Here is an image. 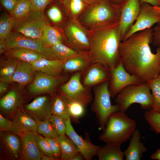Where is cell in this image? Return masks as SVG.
<instances>
[{
  "instance_id": "obj_38",
  "label": "cell",
  "mask_w": 160,
  "mask_h": 160,
  "mask_svg": "<svg viewBox=\"0 0 160 160\" xmlns=\"http://www.w3.org/2000/svg\"><path fill=\"white\" fill-rule=\"evenodd\" d=\"M34 119L36 123L38 134L44 137L53 138H57L59 136L49 119L43 121Z\"/></svg>"
},
{
  "instance_id": "obj_20",
  "label": "cell",
  "mask_w": 160,
  "mask_h": 160,
  "mask_svg": "<svg viewBox=\"0 0 160 160\" xmlns=\"http://www.w3.org/2000/svg\"><path fill=\"white\" fill-rule=\"evenodd\" d=\"M15 133L21 135L25 131L37 133V126L35 119L22 108L11 114Z\"/></svg>"
},
{
  "instance_id": "obj_3",
  "label": "cell",
  "mask_w": 160,
  "mask_h": 160,
  "mask_svg": "<svg viewBox=\"0 0 160 160\" xmlns=\"http://www.w3.org/2000/svg\"><path fill=\"white\" fill-rule=\"evenodd\" d=\"M136 127L135 120L124 112L117 111L108 117L99 139L105 144L121 146L129 140Z\"/></svg>"
},
{
  "instance_id": "obj_40",
  "label": "cell",
  "mask_w": 160,
  "mask_h": 160,
  "mask_svg": "<svg viewBox=\"0 0 160 160\" xmlns=\"http://www.w3.org/2000/svg\"><path fill=\"white\" fill-rule=\"evenodd\" d=\"M144 115L151 129L160 135V113L151 110L146 111Z\"/></svg>"
},
{
  "instance_id": "obj_48",
  "label": "cell",
  "mask_w": 160,
  "mask_h": 160,
  "mask_svg": "<svg viewBox=\"0 0 160 160\" xmlns=\"http://www.w3.org/2000/svg\"><path fill=\"white\" fill-rule=\"evenodd\" d=\"M140 3H147L153 7H160V0H140Z\"/></svg>"
},
{
  "instance_id": "obj_44",
  "label": "cell",
  "mask_w": 160,
  "mask_h": 160,
  "mask_svg": "<svg viewBox=\"0 0 160 160\" xmlns=\"http://www.w3.org/2000/svg\"><path fill=\"white\" fill-rule=\"evenodd\" d=\"M32 9L35 11L44 12L47 7L54 0H30Z\"/></svg>"
},
{
  "instance_id": "obj_14",
  "label": "cell",
  "mask_w": 160,
  "mask_h": 160,
  "mask_svg": "<svg viewBox=\"0 0 160 160\" xmlns=\"http://www.w3.org/2000/svg\"><path fill=\"white\" fill-rule=\"evenodd\" d=\"M66 135L73 141L85 159L92 160L94 156H97L100 146L92 143L87 134L84 138L78 135L73 127L70 118L66 119Z\"/></svg>"
},
{
  "instance_id": "obj_45",
  "label": "cell",
  "mask_w": 160,
  "mask_h": 160,
  "mask_svg": "<svg viewBox=\"0 0 160 160\" xmlns=\"http://www.w3.org/2000/svg\"><path fill=\"white\" fill-rule=\"evenodd\" d=\"M0 130L1 131H10L15 133L13 123L0 115Z\"/></svg>"
},
{
  "instance_id": "obj_50",
  "label": "cell",
  "mask_w": 160,
  "mask_h": 160,
  "mask_svg": "<svg viewBox=\"0 0 160 160\" xmlns=\"http://www.w3.org/2000/svg\"><path fill=\"white\" fill-rule=\"evenodd\" d=\"M150 157L153 159L160 160V148L157 149L151 155Z\"/></svg>"
},
{
  "instance_id": "obj_5",
  "label": "cell",
  "mask_w": 160,
  "mask_h": 160,
  "mask_svg": "<svg viewBox=\"0 0 160 160\" xmlns=\"http://www.w3.org/2000/svg\"><path fill=\"white\" fill-rule=\"evenodd\" d=\"M115 102L119 106V111L125 113L131 105L139 104L146 111L151 110L154 99L147 82L128 86L122 89L116 96Z\"/></svg>"
},
{
  "instance_id": "obj_34",
  "label": "cell",
  "mask_w": 160,
  "mask_h": 160,
  "mask_svg": "<svg viewBox=\"0 0 160 160\" xmlns=\"http://www.w3.org/2000/svg\"><path fill=\"white\" fill-rule=\"evenodd\" d=\"M65 135H59L57 138L60 146L61 159L72 160L79 152L73 141Z\"/></svg>"
},
{
  "instance_id": "obj_26",
  "label": "cell",
  "mask_w": 160,
  "mask_h": 160,
  "mask_svg": "<svg viewBox=\"0 0 160 160\" xmlns=\"http://www.w3.org/2000/svg\"><path fill=\"white\" fill-rule=\"evenodd\" d=\"M35 71L31 63L19 60L12 82H17L22 87H24L32 82Z\"/></svg>"
},
{
  "instance_id": "obj_49",
  "label": "cell",
  "mask_w": 160,
  "mask_h": 160,
  "mask_svg": "<svg viewBox=\"0 0 160 160\" xmlns=\"http://www.w3.org/2000/svg\"><path fill=\"white\" fill-rule=\"evenodd\" d=\"M9 83L4 81H0V94L1 95L6 92L8 88Z\"/></svg>"
},
{
  "instance_id": "obj_36",
  "label": "cell",
  "mask_w": 160,
  "mask_h": 160,
  "mask_svg": "<svg viewBox=\"0 0 160 160\" xmlns=\"http://www.w3.org/2000/svg\"><path fill=\"white\" fill-rule=\"evenodd\" d=\"M31 10V4L30 0H18L10 14L16 21L26 16Z\"/></svg>"
},
{
  "instance_id": "obj_57",
  "label": "cell",
  "mask_w": 160,
  "mask_h": 160,
  "mask_svg": "<svg viewBox=\"0 0 160 160\" xmlns=\"http://www.w3.org/2000/svg\"></svg>"
},
{
  "instance_id": "obj_30",
  "label": "cell",
  "mask_w": 160,
  "mask_h": 160,
  "mask_svg": "<svg viewBox=\"0 0 160 160\" xmlns=\"http://www.w3.org/2000/svg\"><path fill=\"white\" fill-rule=\"evenodd\" d=\"M10 56L32 64L43 57V54L37 51L25 48L15 47L7 49L5 52Z\"/></svg>"
},
{
  "instance_id": "obj_55",
  "label": "cell",
  "mask_w": 160,
  "mask_h": 160,
  "mask_svg": "<svg viewBox=\"0 0 160 160\" xmlns=\"http://www.w3.org/2000/svg\"><path fill=\"white\" fill-rule=\"evenodd\" d=\"M155 9H156L158 11H159L160 12V7H153Z\"/></svg>"
},
{
  "instance_id": "obj_31",
  "label": "cell",
  "mask_w": 160,
  "mask_h": 160,
  "mask_svg": "<svg viewBox=\"0 0 160 160\" xmlns=\"http://www.w3.org/2000/svg\"><path fill=\"white\" fill-rule=\"evenodd\" d=\"M69 19L77 20L88 6L83 0H63L61 1Z\"/></svg>"
},
{
  "instance_id": "obj_39",
  "label": "cell",
  "mask_w": 160,
  "mask_h": 160,
  "mask_svg": "<svg viewBox=\"0 0 160 160\" xmlns=\"http://www.w3.org/2000/svg\"><path fill=\"white\" fill-rule=\"evenodd\" d=\"M154 99L152 111L160 113V74L155 78L148 81Z\"/></svg>"
},
{
  "instance_id": "obj_43",
  "label": "cell",
  "mask_w": 160,
  "mask_h": 160,
  "mask_svg": "<svg viewBox=\"0 0 160 160\" xmlns=\"http://www.w3.org/2000/svg\"><path fill=\"white\" fill-rule=\"evenodd\" d=\"M45 137L49 145L56 160L61 159L60 148L57 138L47 137Z\"/></svg>"
},
{
  "instance_id": "obj_56",
  "label": "cell",
  "mask_w": 160,
  "mask_h": 160,
  "mask_svg": "<svg viewBox=\"0 0 160 160\" xmlns=\"http://www.w3.org/2000/svg\"><path fill=\"white\" fill-rule=\"evenodd\" d=\"M63 0H54V1H62Z\"/></svg>"
},
{
  "instance_id": "obj_51",
  "label": "cell",
  "mask_w": 160,
  "mask_h": 160,
  "mask_svg": "<svg viewBox=\"0 0 160 160\" xmlns=\"http://www.w3.org/2000/svg\"><path fill=\"white\" fill-rule=\"evenodd\" d=\"M85 159L84 156L80 152L75 155L72 158V160H83Z\"/></svg>"
},
{
  "instance_id": "obj_18",
  "label": "cell",
  "mask_w": 160,
  "mask_h": 160,
  "mask_svg": "<svg viewBox=\"0 0 160 160\" xmlns=\"http://www.w3.org/2000/svg\"><path fill=\"white\" fill-rule=\"evenodd\" d=\"M25 110L34 119L43 121L52 116L51 98L46 96H39L25 105Z\"/></svg>"
},
{
  "instance_id": "obj_8",
  "label": "cell",
  "mask_w": 160,
  "mask_h": 160,
  "mask_svg": "<svg viewBox=\"0 0 160 160\" xmlns=\"http://www.w3.org/2000/svg\"><path fill=\"white\" fill-rule=\"evenodd\" d=\"M66 45L76 52L89 51L90 43L88 30L79 20L68 19L63 28Z\"/></svg>"
},
{
  "instance_id": "obj_10",
  "label": "cell",
  "mask_w": 160,
  "mask_h": 160,
  "mask_svg": "<svg viewBox=\"0 0 160 160\" xmlns=\"http://www.w3.org/2000/svg\"><path fill=\"white\" fill-rule=\"evenodd\" d=\"M68 75L54 76L36 71L33 80L28 86V90L33 96L45 93L53 94L59 85L68 80Z\"/></svg>"
},
{
  "instance_id": "obj_47",
  "label": "cell",
  "mask_w": 160,
  "mask_h": 160,
  "mask_svg": "<svg viewBox=\"0 0 160 160\" xmlns=\"http://www.w3.org/2000/svg\"><path fill=\"white\" fill-rule=\"evenodd\" d=\"M1 4L3 7L10 14L18 0H0Z\"/></svg>"
},
{
  "instance_id": "obj_37",
  "label": "cell",
  "mask_w": 160,
  "mask_h": 160,
  "mask_svg": "<svg viewBox=\"0 0 160 160\" xmlns=\"http://www.w3.org/2000/svg\"><path fill=\"white\" fill-rule=\"evenodd\" d=\"M15 20L9 14L3 12L0 17V41H4L12 31Z\"/></svg>"
},
{
  "instance_id": "obj_16",
  "label": "cell",
  "mask_w": 160,
  "mask_h": 160,
  "mask_svg": "<svg viewBox=\"0 0 160 160\" xmlns=\"http://www.w3.org/2000/svg\"><path fill=\"white\" fill-rule=\"evenodd\" d=\"M140 0H127L121 6L120 19V36L121 41L138 16Z\"/></svg>"
},
{
  "instance_id": "obj_21",
  "label": "cell",
  "mask_w": 160,
  "mask_h": 160,
  "mask_svg": "<svg viewBox=\"0 0 160 160\" xmlns=\"http://www.w3.org/2000/svg\"><path fill=\"white\" fill-rule=\"evenodd\" d=\"M92 64L89 51L78 52L63 64V71L67 73L82 72Z\"/></svg>"
},
{
  "instance_id": "obj_17",
  "label": "cell",
  "mask_w": 160,
  "mask_h": 160,
  "mask_svg": "<svg viewBox=\"0 0 160 160\" xmlns=\"http://www.w3.org/2000/svg\"><path fill=\"white\" fill-rule=\"evenodd\" d=\"M84 73L82 84L86 87H92L105 81H109L110 71L99 63L92 64Z\"/></svg>"
},
{
  "instance_id": "obj_33",
  "label": "cell",
  "mask_w": 160,
  "mask_h": 160,
  "mask_svg": "<svg viewBox=\"0 0 160 160\" xmlns=\"http://www.w3.org/2000/svg\"><path fill=\"white\" fill-rule=\"evenodd\" d=\"M96 156L99 160H123L124 158L121 146L107 144L100 146Z\"/></svg>"
},
{
  "instance_id": "obj_42",
  "label": "cell",
  "mask_w": 160,
  "mask_h": 160,
  "mask_svg": "<svg viewBox=\"0 0 160 160\" xmlns=\"http://www.w3.org/2000/svg\"><path fill=\"white\" fill-rule=\"evenodd\" d=\"M49 119L59 136L66 135V119L60 116L52 115Z\"/></svg>"
},
{
  "instance_id": "obj_32",
  "label": "cell",
  "mask_w": 160,
  "mask_h": 160,
  "mask_svg": "<svg viewBox=\"0 0 160 160\" xmlns=\"http://www.w3.org/2000/svg\"><path fill=\"white\" fill-rule=\"evenodd\" d=\"M51 98V111L52 115L70 118L65 96L62 93L52 94Z\"/></svg>"
},
{
  "instance_id": "obj_15",
  "label": "cell",
  "mask_w": 160,
  "mask_h": 160,
  "mask_svg": "<svg viewBox=\"0 0 160 160\" xmlns=\"http://www.w3.org/2000/svg\"><path fill=\"white\" fill-rule=\"evenodd\" d=\"M6 49L12 48L19 47L33 50L42 53L44 45L42 41L32 38L20 33L11 31L4 40Z\"/></svg>"
},
{
  "instance_id": "obj_6",
  "label": "cell",
  "mask_w": 160,
  "mask_h": 160,
  "mask_svg": "<svg viewBox=\"0 0 160 160\" xmlns=\"http://www.w3.org/2000/svg\"><path fill=\"white\" fill-rule=\"evenodd\" d=\"M109 81L95 86L93 88L94 97L91 106V111L96 116L99 124L98 129L102 130L108 119L112 113L119 111V105H112L108 88Z\"/></svg>"
},
{
  "instance_id": "obj_24",
  "label": "cell",
  "mask_w": 160,
  "mask_h": 160,
  "mask_svg": "<svg viewBox=\"0 0 160 160\" xmlns=\"http://www.w3.org/2000/svg\"><path fill=\"white\" fill-rule=\"evenodd\" d=\"M141 133L139 130L135 129L130 140L129 145L123 151L126 160H140L146 152L147 148L141 141Z\"/></svg>"
},
{
  "instance_id": "obj_9",
  "label": "cell",
  "mask_w": 160,
  "mask_h": 160,
  "mask_svg": "<svg viewBox=\"0 0 160 160\" xmlns=\"http://www.w3.org/2000/svg\"><path fill=\"white\" fill-rule=\"evenodd\" d=\"M82 72L74 73L66 83L60 87V92L66 97L77 101L85 107L93 100L91 88L84 86L81 81Z\"/></svg>"
},
{
  "instance_id": "obj_4",
  "label": "cell",
  "mask_w": 160,
  "mask_h": 160,
  "mask_svg": "<svg viewBox=\"0 0 160 160\" xmlns=\"http://www.w3.org/2000/svg\"><path fill=\"white\" fill-rule=\"evenodd\" d=\"M121 6L110 0H102L89 5L79 20L87 30L99 28L120 20Z\"/></svg>"
},
{
  "instance_id": "obj_13",
  "label": "cell",
  "mask_w": 160,
  "mask_h": 160,
  "mask_svg": "<svg viewBox=\"0 0 160 160\" xmlns=\"http://www.w3.org/2000/svg\"><path fill=\"white\" fill-rule=\"evenodd\" d=\"M0 140L2 153L6 159H21L22 142L20 135L10 131H1Z\"/></svg>"
},
{
  "instance_id": "obj_22",
  "label": "cell",
  "mask_w": 160,
  "mask_h": 160,
  "mask_svg": "<svg viewBox=\"0 0 160 160\" xmlns=\"http://www.w3.org/2000/svg\"><path fill=\"white\" fill-rule=\"evenodd\" d=\"M77 52L66 45L59 43L50 46H44L42 54L49 59L58 61L64 63Z\"/></svg>"
},
{
  "instance_id": "obj_23",
  "label": "cell",
  "mask_w": 160,
  "mask_h": 160,
  "mask_svg": "<svg viewBox=\"0 0 160 160\" xmlns=\"http://www.w3.org/2000/svg\"><path fill=\"white\" fill-rule=\"evenodd\" d=\"M44 13L52 26L64 27L68 19L61 1H54L45 9Z\"/></svg>"
},
{
  "instance_id": "obj_35",
  "label": "cell",
  "mask_w": 160,
  "mask_h": 160,
  "mask_svg": "<svg viewBox=\"0 0 160 160\" xmlns=\"http://www.w3.org/2000/svg\"><path fill=\"white\" fill-rule=\"evenodd\" d=\"M65 97L71 121L75 123H77L79 119L84 114L85 107L77 101L66 96Z\"/></svg>"
},
{
  "instance_id": "obj_54",
  "label": "cell",
  "mask_w": 160,
  "mask_h": 160,
  "mask_svg": "<svg viewBox=\"0 0 160 160\" xmlns=\"http://www.w3.org/2000/svg\"><path fill=\"white\" fill-rule=\"evenodd\" d=\"M41 160H55L54 159L49 156L45 155H42Z\"/></svg>"
},
{
  "instance_id": "obj_53",
  "label": "cell",
  "mask_w": 160,
  "mask_h": 160,
  "mask_svg": "<svg viewBox=\"0 0 160 160\" xmlns=\"http://www.w3.org/2000/svg\"><path fill=\"white\" fill-rule=\"evenodd\" d=\"M102 0H83L88 5H92Z\"/></svg>"
},
{
  "instance_id": "obj_1",
  "label": "cell",
  "mask_w": 160,
  "mask_h": 160,
  "mask_svg": "<svg viewBox=\"0 0 160 160\" xmlns=\"http://www.w3.org/2000/svg\"><path fill=\"white\" fill-rule=\"evenodd\" d=\"M152 28L137 32L119 44L121 61L126 71L147 82L160 73V47L153 53L150 45L153 42Z\"/></svg>"
},
{
  "instance_id": "obj_27",
  "label": "cell",
  "mask_w": 160,
  "mask_h": 160,
  "mask_svg": "<svg viewBox=\"0 0 160 160\" xmlns=\"http://www.w3.org/2000/svg\"><path fill=\"white\" fill-rule=\"evenodd\" d=\"M41 40L44 46H50L62 43L66 44V39L63 28L48 24L44 26L41 34Z\"/></svg>"
},
{
  "instance_id": "obj_11",
  "label": "cell",
  "mask_w": 160,
  "mask_h": 160,
  "mask_svg": "<svg viewBox=\"0 0 160 160\" xmlns=\"http://www.w3.org/2000/svg\"><path fill=\"white\" fill-rule=\"evenodd\" d=\"M160 21V12L159 11L149 4L140 3L139 13L136 22L126 34L122 41L125 40L134 33L151 28Z\"/></svg>"
},
{
  "instance_id": "obj_2",
  "label": "cell",
  "mask_w": 160,
  "mask_h": 160,
  "mask_svg": "<svg viewBox=\"0 0 160 160\" xmlns=\"http://www.w3.org/2000/svg\"><path fill=\"white\" fill-rule=\"evenodd\" d=\"M88 31L92 64L100 63L110 71L121 62L120 20Z\"/></svg>"
},
{
  "instance_id": "obj_52",
  "label": "cell",
  "mask_w": 160,
  "mask_h": 160,
  "mask_svg": "<svg viewBox=\"0 0 160 160\" xmlns=\"http://www.w3.org/2000/svg\"><path fill=\"white\" fill-rule=\"evenodd\" d=\"M113 4L121 6L127 0H110Z\"/></svg>"
},
{
  "instance_id": "obj_41",
  "label": "cell",
  "mask_w": 160,
  "mask_h": 160,
  "mask_svg": "<svg viewBox=\"0 0 160 160\" xmlns=\"http://www.w3.org/2000/svg\"><path fill=\"white\" fill-rule=\"evenodd\" d=\"M36 138L37 146L41 155L47 156L56 160L49 145L45 137L36 133Z\"/></svg>"
},
{
  "instance_id": "obj_19",
  "label": "cell",
  "mask_w": 160,
  "mask_h": 160,
  "mask_svg": "<svg viewBox=\"0 0 160 160\" xmlns=\"http://www.w3.org/2000/svg\"><path fill=\"white\" fill-rule=\"evenodd\" d=\"M36 133L25 131L21 134L22 142L21 160H41L42 155L37 146Z\"/></svg>"
},
{
  "instance_id": "obj_7",
  "label": "cell",
  "mask_w": 160,
  "mask_h": 160,
  "mask_svg": "<svg viewBox=\"0 0 160 160\" xmlns=\"http://www.w3.org/2000/svg\"><path fill=\"white\" fill-rule=\"evenodd\" d=\"M48 24H50L44 12L32 9L26 16L15 21L12 31L41 39L42 31L44 26Z\"/></svg>"
},
{
  "instance_id": "obj_12",
  "label": "cell",
  "mask_w": 160,
  "mask_h": 160,
  "mask_svg": "<svg viewBox=\"0 0 160 160\" xmlns=\"http://www.w3.org/2000/svg\"><path fill=\"white\" fill-rule=\"evenodd\" d=\"M108 88L111 97L114 98L122 89L132 85L143 83L138 78L127 72L121 62L110 71Z\"/></svg>"
},
{
  "instance_id": "obj_46",
  "label": "cell",
  "mask_w": 160,
  "mask_h": 160,
  "mask_svg": "<svg viewBox=\"0 0 160 160\" xmlns=\"http://www.w3.org/2000/svg\"><path fill=\"white\" fill-rule=\"evenodd\" d=\"M153 29L152 35L153 45L160 47V21Z\"/></svg>"
},
{
  "instance_id": "obj_25",
  "label": "cell",
  "mask_w": 160,
  "mask_h": 160,
  "mask_svg": "<svg viewBox=\"0 0 160 160\" xmlns=\"http://www.w3.org/2000/svg\"><path fill=\"white\" fill-rule=\"evenodd\" d=\"M23 102L21 93L17 89L13 88L1 99V110L6 114H12L21 108Z\"/></svg>"
},
{
  "instance_id": "obj_29",
  "label": "cell",
  "mask_w": 160,
  "mask_h": 160,
  "mask_svg": "<svg viewBox=\"0 0 160 160\" xmlns=\"http://www.w3.org/2000/svg\"><path fill=\"white\" fill-rule=\"evenodd\" d=\"M18 60L3 54L0 61V80L9 84L12 82V76L16 68Z\"/></svg>"
},
{
  "instance_id": "obj_28",
  "label": "cell",
  "mask_w": 160,
  "mask_h": 160,
  "mask_svg": "<svg viewBox=\"0 0 160 160\" xmlns=\"http://www.w3.org/2000/svg\"><path fill=\"white\" fill-rule=\"evenodd\" d=\"M31 64L35 71L52 76H61L63 71L62 63L44 57L34 62Z\"/></svg>"
}]
</instances>
